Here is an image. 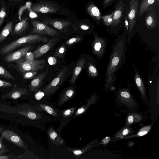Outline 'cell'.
I'll return each mask as SVG.
<instances>
[{"instance_id": "2", "label": "cell", "mask_w": 159, "mask_h": 159, "mask_svg": "<svg viewBox=\"0 0 159 159\" xmlns=\"http://www.w3.org/2000/svg\"><path fill=\"white\" fill-rule=\"evenodd\" d=\"M24 56L16 60V64L13 66L21 73L24 74L30 71H37L45 66L46 61L45 59L28 61L25 60Z\"/></svg>"}, {"instance_id": "1", "label": "cell", "mask_w": 159, "mask_h": 159, "mask_svg": "<svg viewBox=\"0 0 159 159\" xmlns=\"http://www.w3.org/2000/svg\"><path fill=\"white\" fill-rule=\"evenodd\" d=\"M49 40L48 38L39 34H30L20 38L3 46L0 49V54L5 55L26 44L35 43L42 42L47 43Z\"/></svg>"}, {"instance_id": "4", "label": "cell", "mask_w": 159, "mask_h": 159, "mask_svg": "<svg viewBox=\"0 0 159 159\" xmlns=\"http://www.w3.org/2000/svg\"><path fill=\"white\" fill-rule=\"evenodd\" d=\"M33 27L30 33L47 35L51 36H58L60 32L39 21L33 20L31 21Z\"/></svg>"}, {"instance_id": "41", "label": "cell", "mask_w": 159, "mask_h": 159, "mask_svg": "<svg viewBox=\"0 0 159 159\" xmlns=\"http://www.w3.org/2000/svg\"><path fill=\"white\" fill-rule=\"evenodd\" d=\"M12 85V84L10 82L0 80V88H8L11 87Z\"/></svg>"}, {"instance_id": "12", "label": "cell", "mask_w": 159, "mask_h": 159, "mask_svg": "<svg viewBox=\"0 0 159 159\" xmlns=\"http://www.w3.org/2000/svg\"><path fill=\"white\" fill-rule=\"evenodd\" d=\"M35 108L39 111L43 112L51 115L57 119L61 117V110L55 108L49 104L40 103L37 106H34Z\"/></svg>"}, {"instance_id": "13", "label": "cell", "mask_w": 159, "mask_h": 159, "mask_svg": "<svg viewBox=\"0 0 159 159\" xmlns=\"http://www.w3.org/2000/svg\"><path fill=\"white\" fill-rule=\"evenodd\" d=\"M42 22L50 25L61 31H64L66 28L71 24L69 21H65L56 19L45 18Z\"/></svg>"}, {"instance_id": "22", "label": "cell", "mask_w": 159, "mask_h": 159, "mask_svg": "<svg viewBox=\"0 0 159 159\" xmlns=\"http://www.w3.org/2000/svg\"><path fill=\"white\" fill-rule=\"evenodd\" d=\"M85 62L84 58L80 59L78 61L72 73L70 82L71 84L74 85L83 68Z\"/></svg>"}, {"instance_id": "26", "label": "cell", "mask_w": 159, "mask_h": 159, "mask_svg": "<svg viewBox=\"0 0 159 159\" xmlns=\"http://www.w3.org/2000/svg\"><path fill=\"white\" fill-rule=\"evenodd\" d=\"M28 19V18H25L16 24L13 33L14 35H20L25 32L29 25Z\"/></svg>"}, {"instance_id": "49", "label": "cell", "mask_w": 159, "mask_h": 159, "mask_svg": "<svg viewBox=\"0 0 159 159\" xmlns=\"http://www.w3.org/2000/svg\"><path fill=\"white\" fill-rule=\"evenodd\" d=\"M125 26L126 27V29L128 30V29L129 23H128V20L127 19L126 17H125Z\"/></svg>"}, {"instance_id": "15", "label": "cell", "mask_w": 159, "mask_h": 159, "mask_svg": "<svg viewBox=\"0 0 159 159\" xmlns=\"http://www.w3.org/2000/svg\"><path fill=\"white\" fill-rule=\"evenodd\" d=\"M99 144L100 143H99L97 140L95 139L83 147L77 148L68 147L67 149L71 152L77 158H79L81 155L90 150L95 146L99 145Z\"/></svg>"}, {"instance_id": "48", "label": "cell", "mask_w": 159, "mask_h": 159, "mask_svg": "<svg viewBox=\"0 0 159 159\" xmlns=\"http://www.w3.org/2000/svg\"><path fill=\"white\" fill-rule=\"evenodd\" d=\"M81 28L83 30H87L89 28V27L85 25H82L80 26Z\"/></svg>"}, {"instance_id": "50", "label": "cell", "mask_w": 159, "mask_h": 159, "mask_svg": "<svg viewBox=\"0 0 159 159\" xmlns=\"http://www.w3.org/2000/svg\"><path fill=\"white\" fill-rule=\"evenodd\" d=\"M10 1H18V2H20L22 1H23V0H9Z\"/></svg>"}, {"instance_id": "25", "label": "cell", "mask_w": 159, "mask_h": 159, "mask_svg": "<svg viewBox=\"0 0 159 159\" xmlns=\"http://www.w3.org/2000/svg\"><path fill=\"white\" fill-rule=\"evenodd\" d=\"M138 10V15L142 16L148 8L156 2L159 4V0H141Z\"/></svg>"}, {"instance_id": "34", "label": "cell", "mask_w": 159, "mask_h": 159, "mask_svg": "<svg viewBox=\"0 0 159 159\" xmlns=\"http://www.w3.org/2000/svg\"><path fill=\"white\" fill-rule=\"evenodd\" d=\"M1 7L0 10V27L3 24L6 15V7L4 5L3 1L1 2Z\"/></svg>"}, {"instance_id": "44", "label": "cell", "mask_w": 159, "mask_h": 159, "mask_svg": "<svg viewBox=\"0 0 159 159\" xmlns=\"http://www.w3.org/2000/svg\"><path fill=\"white\" fill-rule=\"evenodd\" d=\"M111 139L110 137L106 136L102 140L101 143L100 144L102 145L107 144L111 141Z\"/></svg>"}, {"instance_id": "39", "label": "cell", "mask_w": 159, "mask_h": 159, "mask_svg": "<svg viewBox=\"0 0 159 159\" xmlns=\"http://www.w3.org/2000/svg\"><path fill=\"white\" fill-rule=\"evenodd\" d=\"M3 138L2 136L0 137V154L8 152L9 151L3 143Z\"/></svg>"}, {"instance_id": "6", "label": "cell", "mask_w": 159, "mask_h": 159, "mask_svg": "<svg viewBox=\"0 0 159 159\" xmlns=\"http://www.w3.org/2000/svg\"><path fill=\"white\" fill-rule=\"evenodd\" d=\"M117 102L120 104L124 105L132 111L137 107L138 103L133 99L132 95L126 89L120 90L118 92Z\"/></svg>"}, {"instance_id": "24", "label": "cell", "mask_w": 159, "mask_h": 159, "mask_svg": "<svg viewBox=\"0 0 159 159\" xmlns=\"http://www.w3.org/2000/svg\"><path fill=\"white\" fill-rule=\"evenodd\" d=\"M76 107H73L64 110H61V120L60 126L62 127L68 123L69 120L72 117L75 112Z\"/></svg>"}, {"instance_id": "30", "label": "cell", "mask_w": 159, "mask_h": 159, "mask_svg": "<svg viewBox=\"0 0 159 159\" xmlns=\"http://www.w3.org/2000/svg\"><path fill=\"white\" fill-rule=\"evenodd\" d=\"M153 123L150 125L145 126L141 128L134 134H131L124 137L123 139H128L135 137H140L147 134L150 130L153 125Z\"/></svg>"}, {"instance_id": "17", "label": "cell", "mask_w": 159, "mask_h": 159, "mask_svg": "<svg viewBox=\"0 0 159 159\" xmlns=\"http://www.w3.org/2000/svg\"><path fill=\"white\" fill-rule=\"evenodd\" d=\"M75 95L76 90L75 87L70 86L68 87L64 90L60 97L58 101V106L61 107L67 101L74 98Z\"/></svg>"}, {"instance_id": "37", "label": "cell", "mask_w": 159, "mask_h": 159, "mask_svg": "<svg viewBox=\"0 0 159 159\" xmlns=\"http://www.w3.org/2000/svg\"><path fill=\"white\" fill-rule=\"evenodd\" d=\"M37 74V71L27 72L24 74L23 78L25 79H30L34 77Z\"/></svg>"}, {"instance_id": "29", "label": "cell", "mask_w": 159, "mask_h": 159, "mask_svg": "<svg viewBox=\"0 0 159 159\" xmlns=\"http://www.w3.org/2000/svg\"><path fill=\"white\" fill-rule=\"evenodd\" d=\"M135 72V83L141 93L142 99L144 102H146L147 99V95L143 83L137 71H136Z\"/></svg>"}, {"instance_id": "40", "label": "cell", "mask_w": 159, "mask_h": 159, "mask_svg": "<svg viewBox=\"0 0 159 159\" xmlns=\"http://www.w3.org/2000/svg\"><path fill=\"white\" fill-rule=\"evenodd\" d=\"M24 59L25 60L31 61L34 60V56L33 52H27L24 56Z\"/></svg>"}, {"instance_id": "5", "label": "cell", "mask_w": 159, "mask_h": 159, "mask_svg": "<svg viewBox=\"0 0 159 159\" xmlns=\"http://www.w3.org/2000/svg\"><path fill=\"white\" fill-rule=\"evenodd\" d=\"M159 4L155 3L151 6L146 11L145 23L148 29H154L159 22Z\"/></svg>"}, {"instance_id": "36", "label": "cell", "mask_w": 159, "mask_h": 159, "mask_svg": "<svg viewBox=\"0 0 159 159\" xmlns=\"http://www.w3.org/2000/svg\"><path fill=\"white\" fill-rule=\"evenodd\" d=\"M81 38L79 37H76L71 38L66 42V44L68 46L73 45L80 42Z\"/></svg>"}, {"instance_id": "10", "label": "cell", "mask_w": 159, "mask_h": 159, "mask_svg": "<svg viewBox=\"0 0 159 159\" xmlns=\"http://www.w3.org/2000/svg\"><path fill=\"white\" fill-rule=\"evenodd\" d=\"M33 46L32 45H30L21 48L16 51L6 54L3 58V60L7 62L16 61L20 57L25 56L29 52Z\"/></svg>"}, {"instance_id": "11", "label": "cell", "mask_w": 159, "mask_h": 159, "mask_svg": "<svg viewBox=\"0 0 159 159\" xmlns=\"http://www.w3.org/2000/svg\"><path fill=\"white\" fill-rule=\"evenodd\" d=\"M58 40L57 38H54L47 42L46 43L39 46L33 52L34 58H37L45 54L51 49Z\"/></svg>"}, {"instance_id": "28", "label": "cell", "mask_w": 159, "mask_h": 159, "mask_svg": "<svg viewBox=\"0 0 159 159\" xmlns=\"http://www.w3.org/2000/svg\"><path fill=\"white\" fill-rule=\"evenodd\" d=\"M18 114L34 120H41L43 118L40 114L30 109L21 111L19 112Z\"/></svg>"}, {"instance_id": "20", "label": "cell", "mask_w": 159, "mask_h": 159, "mask_svg": "<svg viewBox=\"0 0 159 159\" xmlns=\"http://www.w3.org/2000/svg\"><path fill=\"white\" fill-rule=\"evenodd\" d=\"M29 90L25 88H17L12 89L9 93L2 95L1 97L2 98H9L16 99L27 94Z\"/></svg>"}, {"instance_id": "45", "label": "cell", "mask_w": 159, "mask_h": 159, "mask_svg": "<svg viewBox=\"0 0 159 159\" xmlns=\"http://www.w3.org/2000/svg\"><path fill=\"white\" fill-rule=\"evenodd\" d=\"M114 0H104L102 2V5L104 7H106L110 6Z\"/></svg>"}, {"instance_id": "19", "label": "cell", "mask_w": 159, "mask_h": 159, "mask_svg": "<svg viewBox=\"0 0 159 159\" xmlns=\"http://www.w3.org/2000/svg\"><path fill=\"white\" fill-rule=\"evenodd\" d=\"M136 132H137L131 128V126L125 125L124 126L115 134L111 140L112 142L115 143L118 140L122 139L124 137L126 136L136 133Z\"/></svg>"}, {"instance_id": "42", "label": "cell", "mask_w": 159, "mask_h": 159, "mask_svg": "<svg viewBox=\"0 0 159 159\" xmlns=\"http://www.w3.org/2000/svg\"><path fill=\"white\" fill-rule=\"evenodd\" d=\"M48 63L51 65L55 64L57 62V60L55 58L52 56L49 57L48 58Z\"/></svg>"}, {"instance_id": "8", "label": "cell", "mask_w": 159, "mask_h": 159, "mask_svg": "<svg viewBox=\"0 0 159 159\" xmlns=\"http://www.w3.org/2000/svg\"><path fill=\"white\" fill-rule=\"evenodd\" d=\"M139 1L131 0L127 13V18L129 23V30L130 32L134 26L138 15Z\"/></svg>"}, {"instance_id": "32", "label": "cell", "mask_w": 159, "mask_h": 159, "mask_svg": "<svg viewBox=\"0 0 159 159\" xmlns=\"http://www.w3.org/2000/svg\"><path fill=\"white\" fill-rule=\"evenodd\" d=\"M0 76L6 79L15 80V78L13 76L2 66H0Z\"/></svg>"}, {"instance_id": "21", "label": "cell", "mask_w": 159, "mask_h": 159, "mask_svg": "<svg viewBox=\"0 0 159 159\" xmlns=\"http://www.w3.org/2000/svg\"><path fill=\"white\" fill-rule=\"evenodd\" d=\"M47 134L51 142L53 144L60 145L63 143L64 139L59 135L52 125L48 128Z\"/></svg>"}, {"instance_id": "3", "label": "cell", "mask_w": 159, "mask_h": 159, "mask_svg": "<svg viewBox=\"0 0 159 159\" xmlns=\"http://www.w3.org/2000/svg\"><path fill=\"white\" fill-rule=\"evenodd\" d=\"M67 70V67L63 68L56 77L44 88L43 92L45 97L54 94L64 82L65 75Z\"/></svg>"}, {"instance_id": "16", "label": "cell", "mask_w": 159, "mask_h": 159, "mask_svg": "<svg viewBox=\"0 0 159 159\" xmlns=\"http://www.w3.org/2000/svg\"><path fill=\"white\" fill-rule=\"evenodd\" d=\"M48 69L40 73L31 81L29 88L31 92L37 91L41 86L48 72Z\"/></svg>"}, {"instance_id": "33", "label": "cell", "mask_w": 159, "mask_h": 159, "mask_svg": "<svg viewBox=\"0 0 159 159\" xmlns=\"http://www.w3.org/2000/svg\"><path fill=\"white\" fill-rule=\"evenodd\" d=\"M66 52V48L64 44H63L59 47L56 49L54 53V56L63 58Z\"/></svg>"}, {"instance_id": "18", "label": "cell", "mask_w": 159, "mask_h": 159, "mask_svg": "<svg viewBox=\"0 0 159 159\" xmlns=\"http://www.w3.org/2000/svg\"><path fill=\"white\" fill-rule=\"evenodd\" d=\"M97 100V97L95 95H92L90 98L87 100V102L85 105H84L79 108L75 112L72 116L68 121V122L71 120L84 114L88 109L90 106L93 104L95 103Z\"/></svg>"}, {"instance_id": "43", "label": "cell", "mask_w": 159, "mask_h": 159, "mask_svg": "<svg viewBox=\"0 0 159 159\" xmlns=\"http://www.w3.org/2000/svg\"><path fill=\"white\" fill-rule=\"evenodd\" d=\"M93 46L94 51L95 50V52H97L100 50L102 45L100 42H96L93 43Z\"/></svg>"}, {"instance_id": "35", "label": "cell", "mask_w": 159, "mask_h": 159, "mask_svg": "<svg viewBox=\"0 0 159 159\" xmlns=\"http://www.w3.org/2000/svg\"><path fill=\"white\" fill-rule=\"evenodd\" d=\"M113 12L109 15L102 16L104 24L106 25H112L113 22Z\"/></svg>"}, {"instance_id": "47", "label": "cell", "mask_w": 159, "mask_h": 159, "mask_svg": "<svg viewBox=\"0 0 159 159\" xmlns=\"http://www.w3.org/2000/svg\"><path fill=\"white\" fill-rule=\"evenodd\" d=\"M119 61V58L117 57L113 58L112 60V66H116L118 64Z\"/></svg>"}, {"instance_id": "27", "label": "cell", "mask_w": 159, "mask_h": 159, "mask_svg": "<svg viewBox=\"0 0 159 159\" xmlns=\"http://www.w3.org/2000/svg\"><path fill=\"white\" fill-rule=\"evenodd\" d=\"M87 11L89 14L95 20L99 21L102 19L99 10L93 3H91L88 6Z\"/></svg>"}, {"instance_id": "38", "label": "cell", "mask_w": 159, "mask_h": 159, "mask_svg": "<svg viewBox=\"0 0 159 159\" xmlns=\"http://www.w3.org/2000/svg\"><path fill=\"white\" fill-rule=\"evenodd\" d=\"M88 72L89 75L92 76H95L97 75V72L96 68L91 64H89L88 67Z\"/></svg>"}, {"instance_id": "9", "label": "cell", "mask_w": 159, "mask_h": 159, "mask_svg": "<svg viewBox=\"0 0 159 159\" xmlns=\"http://www.w3.org/2000/svg\"><path fill=\"white\" fill-rule=\"evenodd\" d=\"M31 7L34 12L43 13H55L58 10V8L54 5L42 2L33 4Z\"/></svg>"}, {"instance_id": "14", "label": "cell", "mask_w": 159, "mask_h": 159, "mask_svg": "<svg viewBox=\"0 0 159 159\" xmlns=\"http://www.w3.org/2000/svg\"><path fill=\"white\" fill-rule=\"evenodd\" d=\"M125 5L122 0H120L115 7L112 12L113 22L111 25L113 26L118 25L123 17Z\"/></svg>"}, {"instance_id": "51", "label": "cell", "mask_w": 159, "mask_h": 159, "mask_svg": "<svg viewBox=\"0 0 159 159\" xmlns=\"http://www.w3.org/2000/svg\"><path fill=\"white\" fill-rule=\"evenodd\" d=\"M139 1V0H138Z\"/></svg>"}, {"instance_id": "46", "label": "cell", "mask_w": 159, "mask_h": 159, "mask_svg": "<svg viewBox=\"0 0 159 159\" xmlns=\"http://www.w3.org/2000/svg\"><path fill=\"white\" fill-rule=\"evenodd\" d=\"M44 94L43 92H39L35 95V98L37 100H40L43 96Z\"/></svg>"}, {"instance_id": "23", "label": "cell", "mask_w": 159, "mask_h": 159, "mask_svg": "<svg viewBox=\"0 0 159 159\" xmlns=\"http://www.w3.org/2000/svg\"><path fill=\"white\" fill-rule=\"evenodd\" d=\"M144 119L143 114L136 112L129 114L126 116L125 125L131 126L133 123H138L143 121Z\"/></svg>"}, {"instance_id": "7", "label": "cell", "mask_w": 159, "mask_h": 159, "mask_svg": "<svg viewBox=\"0 0 159 159\" xmlns=\"http://www.w3.org/2000/svg\"><path fill=\"white\" fill-rule=\"evenodd\" d=\"M1 136L8 142L24 149H27L26 145L20 136L9 129L3 130L0 128Z\"/></svg>"}, {"instance_id": "31", "label": "cell", "mask_w": 159, "mask_h": 159, "mask_svg": "<svg viewBox=\"0 0 159 159\" xmlns=\"http://www.w3.org/2000/svg\"><path fill=\"white\" fill-rule=\"evenodd\" d=\"M13 21L11 20L5 26L0 32V43L3 41L12 31Z\"/></svg>"}]
</instances>
